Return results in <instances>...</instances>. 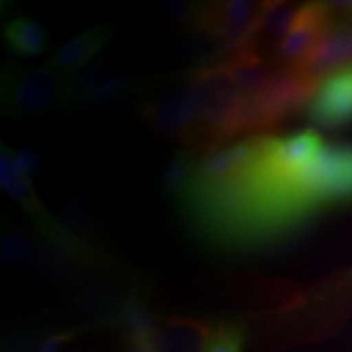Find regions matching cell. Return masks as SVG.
<instances>
[{
	"label": "cell",
	"instance_id": "19",
	"mask_svg": "<svg viewBox=\"0 0 352 352\" xmlns=\"http://www.w3.org/2000/svg\"><path fill=\"white\" fill-rule=\"evenodd\" d=\"M13 162L20 176H23L26 182L32 183L36 178L39 171V158L33 151H19L13 152Z\"/></svg>",
	"mask_w": 352,
	"mask_h": 352
},
{
	"label": "cell",
	"instance_id": "17",
	"mask_svg": "<svg viewBox=\"0 0 352 352\" xmlns=\"http://www.w3.org/2000/svg\"><path fill=\"white\" fill-rule=\"evenodd\" d=\"M59 222L63 223V227L70 235L94 245L91 241H88V236H91L95 233L94 215H91L90 209L85 204H82V202H70Z\"/></svg>",
	"mask_w": 352,
	"mask_h": 352
},
{
	"label": "cell",
	"instance_id": "10",
	"mask_svg": "<svg viewBox=\"0 0 352 352\" xmlns=\"http://www.w3.org/2000/svg\"><path fill=\"white\" fill-rule=\"evenodd\" d=\"M212 324L201 320H170L158 329L153 340L155 352H202Z\"/></svg>",
	"mask_w": 352,
	"mask_h": 352
},
{
	"label": "cell",
	"instance_id": "6",
	"mask_svg": "<svg viewBox=\"0 0 352 352\" xmlns=\"http://www.w3.org/2000/svg\"><path fill=\"white\" fill-rule=\"evenodd\" d=\"M333 21V13L324 3H307L298 7L289 34L276 50V59L283 67H298L328 32Z\"/></svg>",
	"mask_w": 352,
	"mask_h": 352
},
{
	"label": "cell",
	"instance_id": "15",
	"mask_svg": "<svg viewBox=\"0 0 352 352\" xmlns=\"http://www.w3.org/2000/svg\"><path fill=\"white\" fill-rule=\"evenodd\" d=\"M246 329L241 321L226 320L214 324L202 352H243Z\"/></svg>",
	"mask_w": 352,
	"mask_h": 352
},
{
	"label": "cell",
	"instance_id": "7",
	"mask_svg": "<svg viewBox=\"0 0 352 352\" xmlns=\"http://www.w3.org/2000/svg\"><path fill=\"white\" fill-rule=\"evenodd\" d=\"M314 124L340 129L352 122V65L321 78L318 90L307 108Z\"/></svg>",
	"mask_w": 352,
	"mask_h": 352
},
{
	"label": "cell",
	"instance_id": "1",
	"mask_svg": "<svg viewBox=\"0 0 352 352\" xmlns=\"http://www.w3.org/2000/svg\"><path fill=\"white\" fill-rule=\"evenodd\" d=\"M195 127L189 139V152L210 153L230 145L241 131V96L235 76L226 65L210 63L189 74Z\"/></svg>",
	"mask_w": 352,
	"mask_h": 352
},
{
	"label": "cell",
	"instance_id": "2",
	"mask_svg": "<svg viewBox=\"0 0 352 352\" xmlns=\"http://www.w3.org/2000/svg\"><path fill=\"white\" fill-rule=\"evenodd\" d=\"M65 77L51 65L26 67L8 64L2 72V108L7 116L32 118L60 104Z\"/></svg>",
	"mask_w": 352,
	"mask_h": 352
},
{
	"label": "cell",
	"instance_id": "3",
	"mask_svg": "<svg viewBox=\"0 0 352 352\" xmlns=\"http://www.w3.org/2000/svg\"><path fill=\"white\" fill-rule=\"evenodd\" d=\"M302 196L311 214L352 202V145H327L303 175Z\"/></svg>",
	"mask_w": 352,
	"mask_h": 352
},
{
	"label": "cell",
	"instance_id": "4",
	"mask_svg": "<svg viewBox=\"0 0 352 352\" xmlns=\"http://www.w3.org/2000/svg\"><path fill=\"white\" fill-rule=\"evenodd\" d=\"M142 87L138 78L116 76L104 65L95 63L80 74L65 77L60 107L69 109L114 107L138 94Z\"/></svg>",
	"mask_w": 352,
	"mask_h": 352
},
{
	"label": "cell",
	"instance_id": "11",
	"mask_svg": "<svg viewBox=\"0 0 352 352\" xmlns=\"http://www.w3.org/2000/svg\"><path fill=\"white\" fill-rule=\"evenodd\" d=\"M3 41L13 56L32 59L41 56L50 46L46 28L30 16H15L3 25Z\"/></svg>",
	"mask_w": 352,
	"mask_h": 352
},
{
	"label": "cell",
	"instance_id": "9",
	"mask_svg": "<svg viewBox=\"0 0 352 352\" xmlns=\"http://www.w3.org/2000/svg\"><path fill=\"white\" fill-rule=\"evenodd\" d=\"M349 65H352V57L347 25L346 21H333V25L323 34L314 51L307 56V59L298 67L294 69L310 74L321 80V78L349 67Z\"/></svg>",
	"mask_w": 352,
	"mask_h": 352
},
{
	"label": "cell",
	"instance_id": "8",
	"mask_svg": "<svg viewBox=\"0 0 352 352\" xmlns=\"http://www.w3.org/2000/svg\"><path fill=\"white\" fill-rule=\"evenodd\" d=\"M111 36V25H96L94 28L87 30L85 33L70 39L63 47H59L51 56L47 65H51L63 77H72L76 74H80L82 70L95 64L94 60L96 59V56L109 43Z\"/></svg>",
	"mask_w": 352,
	"mask_h": 352
},
{
	"label": "cell",
	"instance_id": "12",
	"mask_svg": "<svg viewBox=\"0 0 352 352\" xmlns=\"http://www.w3.org/2000/svg\"><path fill=\"white\" fill-rule=\"evenodd\" d=\"M297 10L290 3L270 2L263 3L261 13H259L258 28H256V43L258 51L261 52V47H277L284 41L290 32V26L294 23Z\"/></svg>",
	"mask_w": 352,
	"mask_h": 352
},
{
	"label": "cell",
	"instance_id": "14",
	"mask_svg": "<svg viewBox=\"0 0 352 352\" xmlns=\"http://www.w3.org/2000/svg\"><path fill=\"white\" fill-rule=\"evenodd\" d=\"M197 164L195 153L189 151L178 152L171 158L168 164L165 165L164 173L160 178V189L162 192L168 197L182 204V201L195 183Z\"/></svg>",
	"mask_w": 352,
	"mask_h": 352
},
{
	"label": "cell",
	"instance_id": "21",
	"mask_svg": "<svg viewBox=\"0 0 352 352\" xmlns=\"http://www.w3.org/2000/svg\"><path fill=\"white\" fill-rule=\"evenodd\" d=\"M347 25V34H349V46H351V57H352V16H349V21H346Z\"/></svg>",
	"mask_w": 352,
	"mask_h": 352
},
{
	"label": "cell",
	"instance_id": "16",
	"mask_svg": "<svg viewBox=\"0 0 352 352\" xmlns=\"http://www.w3.org/2000/svg\"><path fill=\"white\" fill-rule=\"evenodd\" d=\"M2 258L8 266L21 267L25 264L34 263L38 252V243H34L32 236L19 228H10L2 239Z\"/></svg>",
	"mask_w": 352,
	"mask_h": 352
},
{
	"label": "cell",
	"instance_id": "18",
	"mask_svg": "<svg viewBox=\"0 0 352 352\" xmlns=\"http://www.w3.org/2000/svg\"><path fill=\"white\" fill-rule=\"evenodd\" d=\"M202 6L201 3H189V2H165L164 10L171 20L176 23H182L189 28H195L199 19Z\"/></svg>",
	"mask_w": 352,
	"mask_h": 352
},
{
	"label": "cell",
	"instance_id": "20",
	"mask_svg": "<svg viewBox=\"0 0 352 352\" xmlns=\"http://www.w3.org/2000/svg\"><path fill=\"white\" fill-rule=\"evenodd\" d=\"M72 336H74V333H70V331L57 333V334H54V336H51L46 342H44L43 347L38 352H63L65 344L72 340Z\"/></svg>",
	"mask_w": 352,
	"mask_h": 352
},
{
	"label": "cell",
	"instance_id": "13",
	"mask_svg": "<svg viewBox=\"0 0 352 352\" xmlns=\"http://www.w3.org/2000/svg\"><path fill=\"white\" fill-rule=\"evenodd\" d=\"M118 324L127 336L131 344L153 342L157 334L155 320L152 318L147 303L138 294H131L120 307L116 316Z\"/></svg>",
	"mask_w": 352,
	"mask_h": 352
},
{
	"label": "cell",
	"instance_id": "5",
	"mask_svg": "<svg viewBox=\"0 0 352 352\" xmlns=\"http://www.w3.org/2000/svg\"><path fill=\"white\" fill-rule=\"evenodd\" d=\"M139 116L160 138L178 140L188 147L195 127V103L188 78L160 98L144 101Z\"/></svg>",
	"mask_w": 352,
	"mask_h": 352
}]
</instances>
